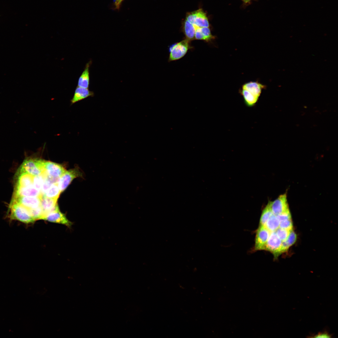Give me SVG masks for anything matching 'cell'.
<instances>
[{"label": "cell", "mask_w": 338, "mask_h": 338, "mask_svg": "<svg viewBox=\"0 0 338 338\" xmlns=\"http://www.w3.org/2000/svg\"><path fill=\"white\" fill-rule=\"evenodd\" d=\"M13 197H41V191L32 185L27 187L15 185Z\"/></svg>", "instance_id": "12"}, {"label": "cell", "mask_w": 338, "mask_h": 338, "mask_svg": "<svg viewBox=\"0 0 338 338\" xmlns=\"http://www.w3.org/2000/svg\"><path fill=\"white\" fill-rule=\"evenodd\" d=\"M190 43L191 41L185 38L172 45L169 49L168 61L178 60L185 56L189 50L192 48Z\"/></svg>", "instance_id": "2"}, {"label": "cell", "mask_w": 338, "mask_h": 338, "mask_svg": "<svg viewBox=\"0 0 338 338\" xmlns=\"http://www.w3.org/2000/svg\"><path fill=\"white\" fill-rule=\"evenodd\" d=\"M280 221L273 214L269 218L264 226L270 232H275L279 228Z\"/></svg>", "instance_id": "21"}, {"label": "cell", "mask_w": 338, "mask_h": 338, "mask_svg": "<svg viewBox=\"0 0 338 338\" xmlns=\"http://www.w3.org/2000/svg\"><path fill=\"white\" fill-rule=\"evenodd\" d=\"M45 161L37 158H28L24 161L19 169L33 176H38L44 171Z\"/></svg>", "instance_id": "3"}, {"label": "cell", "mask_w": 338, "mask_h": 338, "mask_svg": "<svg viewBox=\"0 0 338 338\" xmlns=\"http://www.w3.org/2000/svg\"><path fill=\"white\" fill-rule=\"evenodd\" d=\"M240 93L243 97L245 105L247 106L253 107L257 102L259 98L248 90L242 89L240 91Z\"/></svg>", "instance_id": "18"}, {"label": "cell", "mask_w": 338, "mask_h": 338, "mask_svg": "<svg viewBox=\"0 0 338 338\" xmlns=\"http://www.w3.org/2000/svg\"><path fill=\"white\" fill-rule=\"evenodd\" d=\"M273 214L268 204L262 212L259 221V225L265 226L267 222Z\"/></svg>", "instance_id": "23"}, {"label": "cell", "mask_w": 338, "mask_h": 338, "mask_svg": "<svg viewBox=\"0 0 338 338\" xmlns=\"http://www.w3.org/2000/svg\"><path fill=\"white\" fill-rule=\"evenodd\" d=\"M44 171L48 176L59 178L66 171L65 169L58 164L50 161H45Z\"/></svg>", "instance_id": "11"}, {"label": "cell", "mask_w": 338, "mask_h": 338, "mask_svg": "<svg viewBox=\"0 0 338 338\" xmlns=\"http://www.w3.org/2000/svg\"><path fill=\"white\" fill-rule=\"evenodd\" d=\"M82 176V173L77 168L66 171L59 178L57 183L61 192L66 188L74 178Z\"/></svg>", "instance_id": "6"}, {"label": "cell", "mask_w": 338, "mask_h": 338, "mask_svg": "<svg viewBox=\"0 0 338 338\" xmlns=\"http://www.w3.org/2000/svg\"><path fill=\"white\" fill-rule=\"evenodd\" d=\"M243 2V6H248L251 4L253 0H241Z\"/></svg>", "instance_id": "30"}, {"label": "cell", "mask_w": 338, "mask_h": 338, "mask_svg": "<svg viewBox=\"0 0 338 338\" xmlns=\"http://www.w3.org/2000/svg\"><path fill=\"white\" fill-rule=\"evenodd\" d=\"M215 38V37L212 34L209 27H204L196 31L194 40H201L208 42Z\"/></svg>", "instance_id": "13"}, {"label": "cell", "mask_w": 338, "mask_h": 338, "mask_svg": "<svg viewBox=\"0 0 338 338\" xmlns=\"http://www.w3.org/2000/svg\"><path fill=\"white\" fill-rule=\"evenodd\" d=\"M265 86L257 82L251 81L245 83L242 86V89L250 92L256 97L259 98L262 90Z\"/></svg>", "instance_id": "15"}, {"label": "cell", "mask_w": 338, "mask_h": 338, "mask_svg": "<svg viewBox=\"0 0 338 338\" xmlns=\"http://www.w3.org/2000/svg\"><path fill=\"white\" fill-rule=\"evenodd\" d=\"M282 241L277 236L275 232H270L265 245L264 250L269 251L276 259L280 255V251Z\"/></svg>", "instance_id": "7"}, {"label": "cell", "mask_w": 338, "mask_h": 338, "mask_svg": "<svg viewBox=\"0 0 338 338\" xmlns=\"http://www.w3.org/2000/svg\"><path fill=\"white\" fill-rule=\"evenodd\" d=\"M40 199V206L44 211V215L54 210L58 206L57 199L48 198L43 195L41 197Z\"/></svg>", "instance_id": "16"}, {"label": "cell", "mask_w": 338, "mask_h": 338, "mask_svg": "<svg viewBox=\"0 0 338 338\" xmlns=\"http://www.w3.org/2000/svg\"><path fill=\"white\" fill-rule=\"evenodd\" d=\"M43 220L53 223L63 224L67 226H70L72 224L65 215L60 211L58 206L54 210L46 214Z\"/></svg>", "instance_id": "8"}, {"label": "cell", "mask_w": 338, "mask_h": 338, "mask_svg": "<svg viewBox=\"0 0 338 338\" xmlns=\"http://www.w3.org/2000/svg\"><path fill=\"white\" fill-rule=\"evenodd\" d=\"M94 95L93 92L90 91L88 89L77 86L75 90L74 96L70 100L71 105L88 97L93 96Z\"/></svg>", "instance_id": "14"}, {"label": "cell", "mask_w": 338, "mask_h": 338, "mask_svg": "<svg viewBox=\"0 0 338 338\" xmlns=\"http://www.w3.org/2000/svg\"><path fill=\"white\" fill-rule=\"evenodd\" d=\"M297 238V235L292 229L290 231L286 239L282 241L280 254L287 251L289 248L295 243Z\"/></svg>", "instance_id": "19"}, {"label": "cell", "mask_w": 338, "mask_h": 338, "mask_svg": "<svg viewBox=\"0 0 338 338\" xmlns=\"http://www.w3.org/2000/svg\"><path fill=\"white\" fill-rule=\"evenodd\" d=\"M331 335L326 331H325L322 332L318 333L315 335H313L311 337L314 338H330L331 337Z\"/></svg>", "instance_id": "28"}, {"label": "cell", "mask_w": 338, "mask_h": 338, "mask_svg": "<svg viewBox=\"0 0 338 338\" xmlns=\"http://www.w3.org/2000/svg\"><path fill=\"white\" fill-rule=\"evenodd\" d=\"M41 197H13L11 202L18 203L29 210L40 206Z\"/></svg>", "instance_id": "10"}, {"label": "cell", "mask_w": 338, "mask_h": 338, "mask_svg": "<svg viewBox=\"0 0 338 338\" xmlns=\"http://www.w3.org/2000/svg\"><path fill=\"white\" fill-rule=\"evenodd\" d=\"M29 212L35 221L36 220L43 219L44 214L41 206L29 210Z\"/></svg>", "instance_id": "24"}, {"label": "cell", "mask_w": 338, "mask_h": 338, "mask_svg": "<svg viewBox=\"0 0 338 338\" xmlns=\"http://www.w3.org/2000/svg\"><path fill=\"white\" fill-rule=\"evenodd\" d=\"M91 63L92 61L90 60L86 64L84 71L79 78L77 86L88 89L90 80L89 68Z\"/></svg>", "instance_id": "17"}, {"label": "cell", "mask_w": 338, "mask_h": 338, "mask_svg": "<svg viewBox=\"0 0 338 338\" xmlns=\"http://www.w3.org/2000/svg\"><path fill=\"white\" fill-rule=\"evenodd\" d=\"M46 176V173L44 171L40 175L33 176V186L35 188L41 191Z\"/></svg>", "instance_id": "22"}, {"label": "cell", "mask_w": 338, "mask_h": 338, "mask_svg": "<svg viewBox=\"0 0 338 338\" xmlns=\"http://www.w3.org/2000/svg\"><path fill=\"white\" fill-rule=\"evenodd\" d=\"M61 192L57 183H55L52 184L45 191L42 195L48 198L58 200Z\"/></svg>", "instance_id": "20"}, {"label": "cell", "mask_w": 338, "mask_h": 338, "mask_svg": "<svg viewBox=\"0 0 338 338\" xmlns=\"http://www.w3.org/2000/svg\"><path fill=\"white\" fill-rule=\"evenodd\" d=\"M270 232L264 226L259 225L256 231L255 244L253 252L264 250Z\"/></svg>", "instance_id": "5"}, {"label": "cell", "mask_w": 338, "mask_h": 338, "mask_svg": "<svg viewBox=\"0 0 338 338\" xmlns=\"http://www.w3.org/2000/svg\"><path fill=\"white\" fill-rule=\"evenodd\" d=\"M186 20L191 24L195 33L198 29L204 27H209L208 19L206 13L202 9L188 13Z\"/></svg>", "instance_id": "4"}, {"label": "cell", "mask_w": 338, "mask_h": 338, "mask_svg": "<svg viewBox=\"0 0 338 338\" xmlns=\"http://www.w3.org/2000/svg\"><path fill=\"white\" fill-rule=\"evenodd\" d=\"M10 218L23 223H29L35 222L29 211L19 204L11 202L9 207Z\"/></svg>", "instance_id": "1"}, {"label": "cell", "mask_w": 338, "mask_h": 338, "mask_svg": "<svg viewBox=\"0 0 338 338\" xmlns=\"http://www.w3.org/2000/svg\"><path fill=\"white\" fill-rule=\"evenodd\" d=\"M293 223L291 219L280 222L279 228L291 231L293 229Z\"/></svg>", "instance_id": "26"}, {"label": "cell", "mask_w": 338, "mask_h": 338, "mask_svg": "<svg viewBox=\"0 0 338 338\" xmlns=\"http://www.w3.org/2000/svg\"><path fill=\"white\" fill-rule=\"evenodd\" d=\"M124 0H115V8L119 9L120 7L121 4Z\"/></svg>", "instance_id": "29"}, {"label": "cell", "mask_w": 338, "mask_h": 338, "mask_svg": "<svg viewBox=\"0 0 338 338\" xmlns=\"http://www.w3.org/2000/svg\"><path fill=\"white\" fill-rule=\"evenodd\" d=\"M291 231L279 228L275 232L279 238L283 241L286 239Z\"/></svg>", "instance_id": "25"}, {"label": "cell", "mask_w": 338, "mask_h": 338, "mask_svg": "<svg viewBox=\"0 0 338 338\" xmlns=\"http://www.w3.org/2000/svg\"><path fill=\"white\" fill-rule=\"evenodd\" d=\"M276 216L280 222L291 219V215L289 210Z\"/></svg>", "instance_id": "27"}, {"label": "cell", "mask_w": 338, "mask_h": 338, "mask_svg": "<svg viewBox=\"0 0 338 338\" xmlns=\"http://www.w3.org/2000/svg\"><path fill=\"white\" fill-rule=\"evenodd\" d=\"M287 197L286 193H285L280 195L274 201L268 203L273 214L277 215L289 210Z\"/></svg>", "instance_id": "9"}]
</instances>
